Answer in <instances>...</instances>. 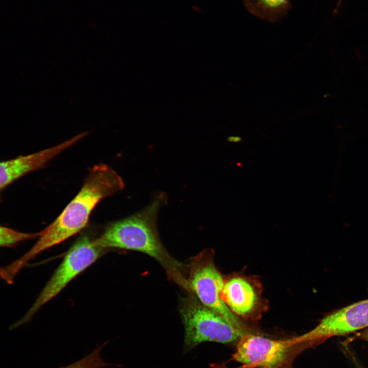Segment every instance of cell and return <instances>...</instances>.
Instances as JSON below:
<instances>
[{
  "label": "cell",
  "instance_id": "1",
  "mask_svg": "<svg viewBox=\"0 0 368 368\" xmlns=\"http://www.w3.org/2000/svg\"><path fill=\"white\" fill-rule=\"evenodd\" d=\"M124 182L112 168L105 164L91 167L83 185L60 214L40 231L35 244L15 261L22 269L43 251L57 245L80 232L86 225L90 214L103 199L122 190Z\"/></svg>",
  "mask_w": 368,
  "mask_h": 368
},
{
  "label": "cell",
  "instance_id": "2",
  "mask_svg": "<svg viewBox=\"0 0 368 368\" xmlns=\"http://www.w3.org/2000/svg\"><path fill=\"white\" fill-rule=\"evenodd\" d=\"M166 196L159 193L143 209L129 216L110 223L94 240L98 246L115 248L145 254L155 260L165 270L168 279L188 291V266L177 261L162 244L156 219Z\"/></svg>",
  "mask_w": 368,
  "mask_h": 368
},
{
  "label": "cell",
  "instance_id": "3",
  "mask_svg": "<svg viewBox=\"0 0 368 368\" xmlns=\"http://www.w3.org/2000/svg\"><path fill=\"white\" fill-rule=\"evenodd\" d=\"M179 308L184 329L183 354L205 342L236 346L243 336L248 334L204 305L191 292L187 291L180 298Z\"/></svg>",
  "mask_w": 368,
  "mask_h": 368
},
{
  "label": "cell",
  "instance_id": "4",
  "mask_svg": "<svg viewBox=\"0 0 368 368\" xmlns=\"http://www.w3.org/2000/svg\"><path fill=\"white\" fill-rule=\"evenodd\" d=\"M214 250L205 249L190 259L187 277L188 291L204 305L225 318L231 324L247 333H256L228 308L221 297L223 275L216 267Z\"/></svg>",
  "mask_w": 368,
  "mask_h": 368
},
{
  "label": "cell",
  "instance_id": "5",
  "mask_svg": "<svg viewBox=\"0 0 368 368\" xmlns=\"http://www.w3.org/2000/svg\"><path fill=\"white\" fill-rule=\"evenodd\" d=\"M106 249L97 246L94 240L87 235L80 236L69 249L33 305L20 320L12 325V328L29 321L43 305L106 252Z\"/></svg>",
  "mask_w": 368,
  "mask_h": 368
},
{
  "label": "cell",
  "instance_id": "6",
  "mask_svg": "<svg viewBox=\"0 0 368 368\" xmlns=\"http://www.w3.org/2000/svg\"><path fill=\"white\" fill-rule=\"evenodd\" d=\"M236 347L232 359L244 368H293V360L304 350L295 337L274 339L259 333L244 335Z\"/></svg>",
  "mask_w": 368,
  "mask_h": 368
},
{
  "label": "cell",
  "instance_id": "7",
  "mask_svg": "<svg viewBox=\"0 0 368 368\" xmlns=\"http://www.w3.org/2000/svg\"><path fill=\"white\" fill-rule=\"evenodd\" d=\"M257 276L242 271L223 275L221 297L231 311L244 321L257 323L269 308Z\"/></svg>",
  "mask_w": 368,
  "mask_h": 368
},
{
  "label": "cell",
  "instance_id": "8",
  "mask_svg": "<svg viewBox=\"0 0 368 368\" xmlns=\"http://www.w3.org/2000/svg\"><path fill=\"white\" fill-rule=\"evenodd\" d=\"M367 327L368 299H366L332 312L313 329L298 338L309 348L330 337L346 335Z\"/></svg>",
  "mask_w": 368,
  "mask_h": 368
},
{
  "label": "cell",
  "instance_id": "9",
  "mask_svg": "<svg viewBox=\"0 0 368 368\" xmlns=\"http://www.w3.org/2000/svg\"><path fill=\"white\" fill-rule=\"evenodd\" d=\"M85 131L59 144L42 150L0 163V189H5L17 179L34 171L41 169L62 151L85 136Z\"/></svg>",
  "mask_w": 368,
  "mask_h": 368
},
{
  "label": "cell",
  "instance_id": "10",
  "mask_svg": "<svg viewBox=\"0 0 368 368\" xmlns=\"http://www.w3.org/2000/svg\"><path fill=\"white\" fill-rule=\"evenodd\" d=\"M243 4L250 14L272 23L285 16L292 7L290 0H243Z\"/></svg>",
  "mask_w": 368,
  "mask_h": 368
},
{
  "label": "cell",
  "instance_id": "11",
  "mask_svg": "<svg viewBox=\"0 0 368 368\" xmlns=\"http://www.w3.org/2000/svg\"><path fill=\"white\" fill-rule=\"evenodd\" d=\"M40 232L23 233L6 226L0 227V245L2 247H11L27 240L39 238Z\"/></svg>",
  "mask_w": 368,
  "mask_h": 368
},
{
  "label": "cell",
  "instance_id": "12",
  "mask_svg": "<svg viewBox=\"0 0 368 368\" xmlns=\"http://www.w3.org/2000/svg\"><path fill=\"white\" fill-rule=\"evenodd\" d=\"M105 344V343L98 347L82 359L59 368H100L112 365L105 362L101 356V351Z\"/></svg>",
  "mask_w": 368,
  "mask_h": 368
},
{
  "label": "cell",
  "instance_id": "13",
  "mask_svg": "<svg viewBox=\"0 0 368 368\" xmlns=\"http://www.w3.org/2000/svg\"><path fill=\"white\" fill-rule=\"evenodd\" d=\"M357 335L360 338L368 341V327L363 329V331L358 333Z\"/></svg>",
  "mask_w": 368,
  "mask_h": 368
},
{
  "label": "cell",
  "instance_id": "14",
  "mask_svg": "<svg viewBox=\"0 0 368 368\" xmlns=\"http://www.w3.org/2000/svg\"><path fill=\"white\" fill-rule=\"evenodd\" d=\"M241 139L239 136H230L228 138L227 141L230 142L238 143L241 141Z\"/></svg>",
  "mask_w": 368,
  "mask_h": 368
},
{
  "label": "cell",
  "instance_id": "15",
  "mask_svg": "<svg viewBox=\"0 0 368 368\" xmlns=\"http://www.w3.org/2000/svg\"><path fill=\"white\" fill-rule=\"evenodd\" d=\"M355 363H356V362H355ZM356 363L357 368H363L359 364H358L357 362Z\"/></svg>",
  "mask_w": 368,
  "mask_h": 368
}]
</instances>
